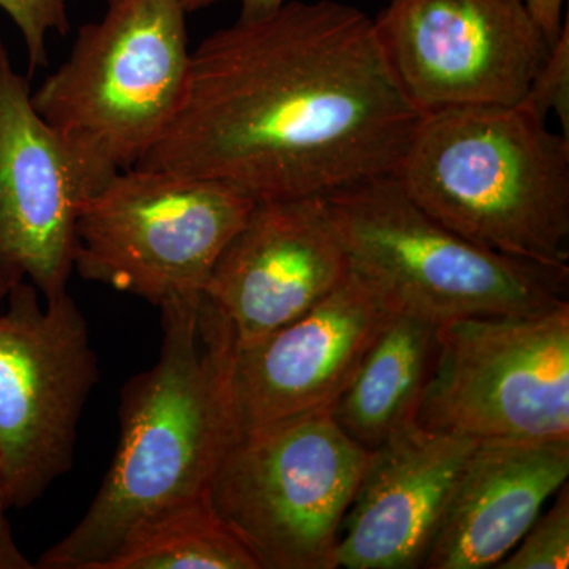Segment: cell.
Here are the masks:
<instances>
[{"mask_svg":"<svg viewBox=\"0 0 569 569\" xmlns=\"http://www.w3.org/2000/svg\"><path fill=\"white\" fill-rule=\"evenodd\" d=\"M395 312L388 296L351 269L305 316L263 339L234 346L230 391L238 433L331 410Z\"/></svg>","mask_w":569,"mask_h":569,"instance_id":"12","label":"cell"},{"mask_svg":"<svg viewBox=\"0 0 569 569\" xmlns=\"http://www.w3.org/2000/svg\"><path fill=\"white\" fill-rule=\"evenodd\" d=\"M219 2H223V0H179V3H181L187 13H190V11L208 9V7Z\"/></svg>","mask_w":569,"mask_h":569,"instance_id":"24","label":"cell"},{"mask_svg":"<svg viewBox=\"0 0 569 569\" xmlns=\"http://www.w3.org/2000/svg\"><path fill=\"white\" fill-rule=\"evenodd\" d=\"M563 3L565 0H527L531 17L545 33L550 47L563 31L565 20H567V18L563 20Z\"/></svg>","mask_w":569,"mask_h":569,"instance_id":"21","label":"cell"},{"mask_svg":"<svg viewBox=\"0 0 569 569\" xmlns=\"http://www.w3.org/2000/svg\"><path fill=\"white\" fill-rule=\"evenodd\" d=\"M417 425L473 440H568L569 301L438 325Z\"/></svg>","mask_w":569,"mask_h":569,"instance_id":"8","label":"cell"},{"mask_svg":"<svg viewBox=\"0 0 569 569\" xmlns=\"http://www.w3.org/2000/svg\"><path fill=\"white\" fill-rule=\"evenodd\" d=\"M0 10L21 33L29 71L36 73L48 67V36L70 31L69 0H0Z\"/></svg>","mask_w":569,"mask_h":569,"instance_id":"19","label":"cell"},{"mask_svg":"<svg viewBox=\"0 0 569 569\" xmlns=\"http://www.w3.org/2000/svg\"><path fill=\"white\" fill-rule=\"evenodd\" d=\"M288 0H241V17L258 18L271 13L282 7Z\"/></svg>","mask_w":569,"mask_h":569,"instance_id":"23","label":"cell"},{"mask_svg":"<svg viewBox=\"0 0 569 569\" xmlns=\"http://www.w3.org/2000/svg\"><path fill=\"white\" fill-rule=\"evenodd\" d=\"M422 112L373 18L288 0L192 52L173 121L134 164L233 187L253 201L328 197L395 174Z\"/></svg>","mask_w":569,"mask_h":569,"instance_id":"1","label":"cell"},{"mask_svg":"<svg viewBox=\"0 0 569 569\" xmlns=\"http://www.w3.org/2000/svg\"><path fill=\"white\" fill-rule=\"evenodd\" d=\"M353 271L399 312L433 323L535 313L568 301L569 268L493 252L449 230L395 174L325 197Z\"/></svg>","mask_w":569,"mask_h":569,"instance_id":"5","label":"cell"},{"mask_svg":"<svg viewBox=\"0 0 569 569\" xmlns=\"http://www.w3.org/2000/svg\"><path fill=\"white\" fill-rule=\"evenodd\" d=\"M254 201L173 171H119L82 204L74 272L159 307L201 293Z\"/></svg>","mask_w":569,"mask_h":569,"instance_id":"7","label":"cell"},{"mask_svg":"<svg viewBox=\"0 0 569 569\" xmlns=\"http://www.w3.org/2000/svg\"><path fill=\"white\" fill-rule=\"evenodd\" d=\"M568 478L569 438L479 440L460 470L422 568H496Z\"/></svg>","mask_w":569,"mask_h":569,"instance_id":"15","label":"cell"},{"mask_svg":"<svg viewBox=\"0 0 569 569\" xmlns=\"http://www.w3.org/2000/svg\"><path fill=\"white\" fill-rule=\"evenodd\" d=\"M350 271L325 197L254 201L203 293L247 346L305 316Z\"/></svg>","mask_w":569,"mask_h":569,"instance_id":"13","label":"cell"},{"mask_svg":"<svg viewBox=\"0 0 569 569\" xmlns=\"http://www.w3.org/2000/svg\"><path fill=\"white\" fill-rule=\"evenodd\" d=\"M9 509H0V569H32L36 565L26 559L14 541L9 518Z\"/></svg>","mask_w":569,"mask_h":569,"instance_id":"22","label":"cell"},{"mask_svg":"<svg viewBox=\"0 0 569 569\" xmlns=\"http://www.w3.org/2000/svg\"><path fill=\"white\" fill-rule=\"evenodd\" d=\"M0 509H9L6 503V496H3L2 481H0Z\"/></svg>","mask_w":569,"mask_h":569,"instance_id":"25","label":"cell"},{"mask_svg":"<svg viewBox=\"0 0 569 569\" xmlns=\"http://www.w3.org/2000/svg\"><path fill=\"white\" fill-rule=\"evenodd\" d=\"M520 107L538 118H548L550 111L559 116L565 137L569 138V21L550 47L548 58L531 81Z\"/></svg>","mask_w":569,"mask_h":569,"instance_id":"20","label":"cell"},{"mask_svg":"<svg viewBox=\"0 0 569 569\" xmlns=\"http://www.w3.org/2000/svg\"><path fill=\"white\" fill-rule=\"evenodd\" d=\"M0 313V481L7 507L28 508L74 460L78 427L99 383L88 321L69 291L43 301L17 284Z\"/></svg>","mask_w":569,"mask_h":569,"instance_id":"9","label":"cell"},{"mask_svg":"<svg viewBox=\"0 0 569 569\" xmlns=\"http://www.w3.org/2000/svg\"><path fill=\"white\" fill-rule=\"evenodd\" d=\"M479 440L413 425L372 451L343 519L337 569H418Z\"/></svg>","mask_w":569,"mask_h":569,"instance_id":"14","label":"cell"},{"mask_svg":"<svg viewBox=\"0 0 569 569\" xmlns=\"http://www.w3.org/2000/svg\"><path fill=\"white\" fill-rule=\"evenodd\" d=\"M372 451L331 410L238 433L209 497L260 569H337L340 531Z\"/></svg>","mask_w":569,"mask_h":569,"instance_id":"6","label":"cell"},{"mask_svg":"<svg viewBox=\"0 0 569 569\" xmlns=\"http://www.w3.org/2000/svg\"><path fill=\"white\" fill-rule=\"evenodd\" d=\"M186 14L179 0H107L102 20L78 29L67 61L31 93L93 193L173 121L192 62Z\"/></svg>","mask_w":569,"mask_h":569,"instance_id":"4","label":"cell"},{"mask_svg":"<svg viewBox=\"0 0 569 569\" xmlns=\"http://www.w3.org/2000/svg\"><path fill=\"white\" fill-rule=\"evenodd\" d=\"M99 569H260L208 492L146 516Z\"/></svg>","mask_w":569,"mask_h":569,"instance_id":"17","label":"cell"},{"mask_svg":"<svg viewBox=\"0 0 569 569\" xmlns=\"http://www.w3.org/2000/svg\"><path fill=\"white\" fill-rule=\"evenodd\" d=\"M569 565V489L561 486L548 512L539 515L498 569H561Z\"/></svg>","mask_w":569,"mask_h":569,"instance_id":"18","label":"cell"},{"mask_svg":"<svg viewBox=\"0 0 569 569\" xmlns=\"http://www.w3.org/2000/svg\"><path fill=\"white\" fill-rule=\"evenodd\" d=\"M159 309V359L123 385L118 447L99 492L36 568L99 569L146 516L208 492L238 437L230 325L203 291L176 296Z\"/></svg>","mask_w":569,"mask_h":569,"instance_id":"2","label":"cell"},{"mask_svg":"<svg viewBox=\"0 0 569 569\" xmlns=\"http://www.w3.org/2000/svg\"><path fill=\"white\" fill-rule=\"evenodd\" d=\"M31 93L0 40V302L22 282L43 301L69 291L78 216L93 194Z\"/></svg>","mask_w":569,"mask_h":569,"instance_id":"11","label":"cell"},{"mask_svg":"<svg viewBox=\"0 0 569 569\" xmlns=\"http://www.w3.org/2000/svg\"><path fill=\"white\" fill-rule=\"evenodd\" d=\"M437 353L438 325L397 310L331 408L332 418L359 447L376 451L417 422Z\"/></svg>","mask_w":569,"mask_h":569,"instance_id":"16","label":"cell"},{"mask_svg":"<svg viewBox=\"0 0 569 569\" xmlns=\"http://www.w3.org/2000/svg\"><path fill=\"white\" fill-rule=\"evenodd\" d=\"M373 22L422 114L519 104L550 50L527 0H389Z\"/></svg>","mask_w":569,"mask_h":569,"instance_id":"10","label":"cell"},{"mask_svg":"<svg viewBox=\"0 0 569 569\" xmlns=\"http://www.w3.org/2000/svg\"><path fill=\"white\" fill-rule=\"evenodd\" d=\"M395 176L419 208L468 241L569 268V138L520 104L422 114Z\"/></svg>","mask_w":569,"mask_h":569,"instance_id":"3","label":"cell"}]
</instances>
